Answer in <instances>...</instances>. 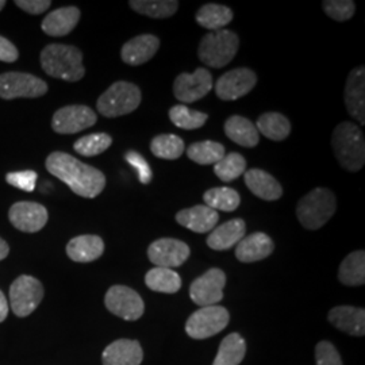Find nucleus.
Here are the masks:
<instances>
[{
  "mask_svg": "<svg viewBox=\"0 0 365 365\" xmlns=\"http://www.w3.org/2000/svg\"><path fill=\"white\" fill-rule=\"evenodd\" d=\"M274 244L265 233H253L244 237L235 248V257L241 262H256L272 255Z\"/></svg>",
  "mask_w": 365,
  "mask_h": 365,
  "instance_id": "412c9836",
  "label": "nucleus"
},
{
  "mask_svg": "<svg viewBox=\"0 0 365 365\" xmlns=\"http://www.w3.org/2000/svg\"><path fill=\"white\" fill-rule=\"evenodd\" d=\"M19 57V52L11 41L0 36V61L15 63Z\"/></svg>",
  "mask_w": 365,
  "mask_h": 365,
  "instance_id": "a18cd8bd",
  "label": "nucleus"
},
{
  "mask_svg": "<svg viewBox=\"0 0 365 365\" xmlns=\"http://www.w3.org/2000/svg\"><path fill=\"white\" fill-rule=\"evenodd\" d=\"M247 168V160L242 155L232 152L229 155H225L221 160L214 164V173L221 179L222 182H235L241 175L245 173Z\"/></svg>",
  "mask_w": 365,
  "mask_h": 365,
  "instance_id": "4c0bfd02",
  "label": "nucleus"
},
{
  "mask_svg": "<svg viewBox=\"0 0 365 365\" xmlns=\"http://www.w3.org/2000/svg\"><path fill=\"white\" fill-rule=\"evenodd\" d=\"M245 184L253 195L267 202H274L283 195L282 184L274 179L267 170H249L245 172Z\"/></svg>",
  "mask_w": 365,
  "mask_h": 365,
  "instance_id": "5701e85b",
  "label": "nucleus"
},
{
  "mask_svg": "<svg viewBox=\"0 0 365 365\" xmlns=\"http://www.w3.org/2000/svg\"><path fill=\"white\" fill-rule=\"evenodd\" d=\"M322 9L333 21L345 22L356 13V3L353 0H325Z\"/></svg>",
  "mask_w": 365,
  "mask_h": 365,
  "instance_id": "ea45409f",
  "label": "nucleus"
},
{
  "mask_svg": "<svg viewBox=\"0 0 365 365\" xmlns=\"http://www.w3.org/2000/svg\"><path fill=\"white\" fill-rule=\"evenodd\" d=\"M240 49V38L235 31L222 29L206 34L197 48L199 60L209 68H223L232 63Z\"/></svg>",
  "mask_w": 365,
  "mask_h": 365,
  "instance_id": "423d86ee",
  "label": "nucleus"
},
{
  "mask_svg": "<svg viewBox=\"0 0 365 365\" xmlns=\"http://www.w3.org/2000/svg\"><path fill=\"white\" fill-rule=\"evenodd\" d=\"M259 133L272 141H283L291 133V122L280 113H265L255 125Z\"/></svg>",
  "mask_w": 365,
  "mask_h": 365,
  "instance_id": "c756f323",
  "label": "nucleus"
},
{
  "mask_svg": "<svg viewBox=\"0 0 365 365\" xmlns=\"http://www.w3.org/2000/svg\"><path fill=\"white\" fill-rule=\"evenodd\" d=\"M106 307L125 321H137L145 312L144 300L137 291L126 286H113L107 291Z\"/></svg>",
  "mask_w": 365,
  "mask_h": 365,
  "instance_id": "9d476101",
  "label": "nucleus"
},
{
  "mask_svg": "<svg viewBox=\"0 0 365 365\" xmlns=\"http://www.w3.org/2000/svg\"><path fill=\"white\" fill-rule=\"evenodd\" d=\"M331 146L339 165L349 172H359L365 164L364 134L352 122H341L333 131Z\"/></svg>",
  "mask_w": 365,
  "mask_h": 365,
  "instance_id": "7ed1b4c3",
  "label": "nucleus"
},
{
  "mask_svg": "<svg viewBox=\"0 0 365 365\" xmlns=\"http://www.w3.org/2000/svg\"><path fill=\"white\" fill-rule=\"evenodd\" d=\"M230 321L229 312L222 306L200 307L187 319L185 331L191 339H205L218 334Z\"/></svg>",
  "mask_w": 365,
  "mask_h": 365,
  "instance_id": "0eeeda50",
  "label": "nucleus"
},
{
  "mask_svg": "<svg viewBox=\"0 0 365 365\" xmlns=\"http://www.w3.org/2000/svg\"><path fill=\"white\" fill-rule=\"evenodd\" d=\"M317 365H342L336 346L329 341H321L315 348Z\"/></svg>",
  "mask_w": 365,
  "mask_h": 365,
  "instance_id": "37998d69",
  "label": "nucleus"
},
{
  "mask_svg": "<svg viewBox=\"0 0 365 365\" xmlns=\"http://www.w3.org/2000/svg\"><path fill=\"white\" fill-rule=\"evenodd\" d=\"M43 286L38 279L29 274L16 277L10 287L11 310L18 317L30 315L43 299Z\"/></svg>",
  "mask_w": 365,
  "mask_h": 365,
  "instance_id": "6e6552de",
  "label": "nucleus"
},
{
  "mask_svg": "<svg viewBox=\"0 0 365 365\" xmlns=\"http://www.w3.org/2000/svg\"><path fill=\"white\" fill-rule=\"evenodd\" d=\"M160 49V39L153 34H141L128 41L122 49L120 57L125 64L131 66H143L152 60Z\"/></svg>",
  "mask_w": 365,
  "mask_h": 365,
  "instance_id": "a211bd4d",
  "label": "nucleus"
},
{
  "mask_svg": "<svg viewBox=\"0 0 365 365\" xmlns=\"http://www.w3.org/2000/svg\"><path fill=\"white\" fill-rule=\"evenodd\" d=\"M46 170L66 182V185L81 197H96L103 192L106 176L102 170L81 163L76 157L64 152H53L46 158Z\"/></svg>",
  "mask_w": 365,
  "mask_h": 365,
  "instance_id": "f257e3e1",
  "label": "nucleus"
},
{
  "mask_svg": "<svg viewBox=\"0 0 365 365\" xmlns=\"http://www.w3.org/2000/svg\"><path fill=\"white\" fill-rule=\"evenodd\" d=\"M9 253H10L9 244L3 238H0V261L4 260L9 256Z\"/></svg>",
  "mask_w": 365,
  "mask_h": 365,
  "instance_id": "de8ad7c7",
  "label": "nucleus"
},
{
  "mask_svg": "<svg viewBox=\"0 0 365 365\" xmlns=\"http://www.w3.org/2000/svg\"><path fill=\"white\" fill-rule=\"evenodd\" d=\"M345 106L351 117L360 125H365V68H354L345 84Z\"/></svg>",
  "mask_w": 365,
  "mask_h": 365,
  "instance_id": "f3484780",
  "label": "nucleus"
},
{
  "mask_svg": "<svg viewBox=\"0 0 365 365\" xmlns=\"http://www.w3.org/2000/svg\"><path fill=\"white\" fill-rule=\"evenodd\" d=\"M6 4H7V3H6L4 0H0V11L4 9V6H6Z\"/></svg>",
  "mask_w": 365,
  "mask_h": 365,
  "instance_id": "09e8293b",
  "label": "nucleus"
},
{
  "mask_svg": "<svg viewBox=\"0 0 365 365\" xmlns=\"http://www.w3.org/2000/svg\"><path fill=\"white\" fill-rule=\"evenodd\" d=\"M176 222L182 227L194 233H209L215 229L220 221V214L215 210L210 209L206 205H197L190 209L180 210L176 217Z\"/></svg>",
  "mask_w": 365,
  "mask_h": 365,
  "instance_id": "6ab92c4d",
  "label": "nucleus"
},
{
  "mask_svg": "<svg viewBox=\"0 0 365 365\" xmlns=\"http://www.w3.org/2000/svg\"><path fill=\"white\" fill-rule=\"evenodd\" d=\"M129 6L137 13L156 19L170 18L179 10L176 0H131Z\"/></svg>",
  "mask_w": 365,
  "mask_h": 365,
  "instance_id": "473e14b6",
  "label": "nucleus"
},
{
  "mask_svg": "<svg viewBox=\"0 0 365 365\" xmlns=\"http://www.w3.org/2000/svg\"><path fill=\"white\" fill-rule=\"evenodd\" d=\"M197 25L211 31L222 30L233 21V11L222 4L209 3L199 9L195 16Z\"/></svg>",
  "mask_w": 365,
  "mask_h": 365,
  "instance_id": "c85d7f7f",
  "label": "nucleus"
},
{
  "mask_svg": "<svg viewBox=\"0 0 365 365\" xmlns=\"http://www.w3.org/2000/svg\"><path fill=\"white\" fill-rule=\"evenodd\" d=\"M245 232L247 225L241 218L230 220L211 230L207 237V245L214 250H227L244 238Z\"/></svg>",
  "mask_w": 365,
  "mask_h": 365,
  "instance_id": "b1692460",
  "label": "nucleus"
},
{
  "mask_svg": "<svg viewBox=\"0 0 365 365\" xmlns=\"http://www.w3.org/2000/svg\"><path fill=\"white\" fill-rule=\"evenodd\" d=\"M339 282L349 287H359L365 283L364 250H356L348 255L341 262Z\"/></svg>",
  "mask_w": 365,
  "mask_h": 365,
  "instance_id": "cd10ccee",
  "label": "nucleus"
},
{
  "mask_svg": "<svg viewBox=\"0 0 365 365\" xmlns=\"http://www.w3.org/2000/svg\"><path fill=\"white\" fill-rule=\"evenodd\" d=\"M9 315V302L6 299L4 294L0 291V324L7 318Z\"/></svg>",
  "mask_w": 365,
  "mask_h": 365,
  "instance_id": "49530a36",
  "label": "nucleus"
},
{
  "mask_svg": "<svg viewBox=\"0 0 365 365\" xmlns=\"http://www.w3.org/2000/svg\"><path fill=\"white\" fill-rule=\"evenodd\" d=\"M150 150L155 157L163 160H178L185 150V144L179 135L160 134L150 143Z\"/></svg>",
  "mask_w": 365,
  "mask_h": 365,
  "instance_id": "c9c22d12",
  "label": "nucleus"
},
{
  "mask_svg": "<svg viewBox=\"0 0 365 365\" xmlns=\"http://www.w3.org/2000/svg\"><path fill=\"white\" fill-rule=\"evenodd\" d=\"M15 4L27 14L39 15L45 13L52 6V1L51 0H15Z\"/></svg>",
  "mask_w": 365,
  "mask_h": 365,
  "instance_id": "c03bdc74",
  "label": "nucleus"
},
{
  "mask_svg": "<svg viewBox=\"0 0 365 365\" xmlns=\"http://www.w3.org/2000/svg\"><path fill=\"white\" fill-rule=\"evenodd\" d=\"M226 286V274L220 268H211L206 274L195 279L190 287L192 302L200 306H215L223 299V288Z\"/></svg>",
  "mask_w": 365,
  "mask_h": 365,
  "instance_id": "4468645a",
  "label": "nucleus"
},
{
  "mask_svg": "<svg viewBox=\"0 0 365 365\" xmlns=\"http://www.w3.org/2000/svg\"><path fill=\"white\" fill-rule=\"evenodd\" d=\"M48 210L37 202H16L9 211L14 227L24 233H37L46 225Z\"/></svg>",
  "mask_w": 365,
  "mask_h": 365,
  "instance_id": "dca6fc26",
  "label": "nucleus"
},
{
  "mask_svg": "<svg viewBox=\"0 0 365 365\" xmlns=\"http://www.w3.org/2000/svg\"><path fill=\"white\" fill-rule=\"evenodd\" d=\"M144 352L141 345L133 339H118L110 344L103 352V365H140Z\"/></svg>",
  "mask_w": 365,
  "mask_h": 365,
  "instance_id": "4be33fe9",
  "label": "nucleus"
},
{
  "mask_svg": "<svg viewBox=\"0 0 365 365\" xmlns=\"http://www.w3.org/2000/svg\"><path fill=\"white\" fill-rule=\"evenodd\" d=\"M203 200L210 209L225 212H232L238 209L241 203L240 194L229 187H217L207 190L203 195Z\"/></svg>",
  "mask_w": 365,
  "mask_h": 365,
  "instance_id": "72a5a7b5",
  "label": "nucleus"
},
{
  "mask_svg": "<svg viewBox=\"0 0 365 365\" xmlns=\"http://www.w3.org/2000/svg\"><path fill=\"white\" fill-rule=\"evenodd\" d=\"M170 122L182 130L200 129L209 119V115L202 111L191 110L187 106H173L170 110Z\"/></svg>",
  "mask_w": 365,
  "mask_h": 365,
  "instance_id": "e433bc0d",
  "label": "nucleus"
},
{
  "mask_svg": "<svg viewBox=\"0 0 365 365\" xmlns=\"http://www.w3.org/2000/svg\"><path fill=\"white\" fill-rule=\"evenodd\" d=\"M187 156L199 165L217 164L225 156V146L215 141H200L187 148Z\"/></svg>",
  "mask_w": 365,
  "mask_h": 365,
  "instance_id": "f704fd0d",
  "label": "nucleus"
},
{
  "mask_svg": "<svg viewBox=\"0 0 365 365\" xmlns=\"http://www.w3.org/2000/svg\"><path fill=\"white\" fill-rule=\"evenodd\" d=\"M113 144L111 135L106 133H93L78 138L73 145L75 152L80 156L95 157L102 155Z\"/></svg>",
  "mask_w": 365,
  "mask_h": 365,
  "instance_id": "58836bf2",
  "label": "nucleus"
},
{
  "mask_svg": "<svg viewBox=\"0 0 365 365\" xmlns=\"http://www.w3.org/2000/svg\"><path fill=\"white\" fill-rule=\"evenodd\" d=\"M225 134L240 146L255 148L260 143V135L255 123L248 118L233 115L227 118L225 122Z\"/></svg>",
  "mask_w": 365,
  "mask_h": 365,
  "instance_id": "bb28decb",
  "label": "nucleus"
},
{
  "mask_svg": "<svg viewBox=\"0 0 365 365\" xmlns=\"http://www.w3.org/2000/svg\"><path fill=\"white\" fill-rule=\"evenodd\" d=\"M329 321L331 325L351 334L361 337L365 334L364 309H357L352 306H339L330 310Z\"/></svg>",
  "mask_w": 365,
  "mask_h": 365,
  "instance_id": "a878e982",
  "label": "nucleus"
},
{
  "mask_svg": "<svg viewBox=\"0 0 365 365\" xmlns=\"http://www.w3.org/2000/svg\"><path fill=\"white\" fill-rule=\"evenodd\" d=\"M37 179H38V175L34 170H19V172H10L6 175V182L15 188L26 192H33L36 190Z\"/></svg>",
  "mask_w": 365,
  "mask_h": 365,
  "instance_id": "a19ab883",
  "label": "nucleus"
},
{
  "mask_svg": "<svg viewBox=\"0 0 365 365\" xmlns=\"http://www.w3.org/2000/svg\"><path fill=\"white\" fill-rule=\"evenodd\" d=\"M190 247L180 240L160 238L152 242L148 248V257L160 268L182 267L190 257Z\"/></svg>",
  "mask_w": 365,
  "mask_h": 365,
  "instance_id": "2eb2a0df",
  "label": "nucleus"
},
{
  "mask_svg": "<svg viewBox=\"0 0 365 365\" xmlns=\"http://www.w3.org/2000/svg\"><path fill=\"white\" fill-rule=\"evenodd\" d=\"M145 283L148 288L163 294H176L182 288V277L170 268H152L146 276Z\"/></svg>",
  "mask_w": 365,
  "mask_h": 365,
  "instance_id": "7c9ffc66",
  "label": "nucleus"
},
{
  "mask_svg": "<svg viewBox=\"0 0 365 365\" xmlns=\"http://www.w3.org/2000/svg\"><path fill=\"white\" fill-rule=\"evenodd\" d=\"M105 252V242L99 235H78L66 245V255L76 262L98 260Z\"/></svg>",
  "mask_w": 365,
  "mask_h": 365,
  "instance_id": "393cba45",
  "label": "nucleus"
},
{
  "mask_svg": "<svg viewBox=\"0 0 365 365\" xmlns=\"http://www.w3.org/2000/svg\"><path fill=\"white\" fill-rule=\"evenodd\" d=\"M48 92V84L31 73L6 72L0 75V98H39Z\"/></svg>",
  "mask_w": 365,
  "mask_h": 365,
  "instance_id": "1a4fd4ad",
  "label": "nucleus"
},
{
  "mask_svg": "<svg viewBox=\"0 0 365 365\" xmlns=\"http://www.w3.org/2000/svg\"><path fill=\"white\" fill-rule=\"evenodd\" d=\"M336 210V195L327 188L318 187L300 199L297 217L304 229L318 230L334 215Z\"/></svg>",
  "mask_w": 365,
  "mask_h": 365,
  "instance_id": "20e7f679",
  "label": "nucleus"
},
{
  "mask_svg": "<svg viewBox=\"0 0 365 365\" xmlns=\"http://www.w3.org/2000/svg\"><path fill=\"white\" fill-rule=\"evenodd\" d=\"M212 76L206 68H197L194 73H180L173 83V95L182 103H195L212 90Z\"/></svg>",
  "mask_w": 365,
  "mask_h": 365,
  "instance_id": "ddd939ff",
  "label": "nucleus"
},
{
  "mask_svg": "<svg viewBox=\"0 0 365 365\" xmlns=\"http://www.w3.org/2000/svg\"><path fill=\"white\" fill-rule=\"evenodd\" d=\"M41 66L51 78L75 83L86 75L83 53L76 46L51 43L41 52Z\"/></svg>",
  "mask_w": 365,
  "mask_h": 365,
  "instance_id": "f03ea898",
  "label": "nucleus"
},
{
  "mask_svg": "<svg viewBox=\"0 0 365 365\" xmlns=\"http://www.w3.org/2000/svg\"><path fill=\"white\" fill-rule=\"evenodd\" d=\"M141 101L143 93L138 86L129 81H115L99 96L96 108L106 118L123 117L135 111Z\"/></svg>",
  "mask_w": 365,
  "mask_h": 365,
  "instance_id": "39448f33",
  "label": "nucleus"
},
{
  "mask_svg": "<svg viewBox=\"0 0 365 365\" xmlns=\"http://www.w3.org/2000/svg\"><path fill=\"white\" fill-rule=\"evenodd\" d=\"M257 76L249 68H235L223 73L217 80L214 88L215 95L225 102H233L245 95L256 87Z\"/></svg>",
  "mask_w": 365,
  "mask_h": 365,
  "instance_id": "f8f14e48",
  "label": "nucleus"
},
{
  "mask_svg": "<svg viewBox=\"0 0 365 365\" xmlns=\"http://www.w3.org/2000/svg\"><path fill=\"white\" fill-rule=\"evenodd\" d=\"M247 353V344L238 333L225 337L212 365H240Z\"/></svg>",
  "mask_w": 365,
  "mask_h": 365,
  "instance_id": "2f4dec72",
  "label": "nucleus"
},
{
  "mask_svg": "<svg viewBox=\"0 0 365 365\" xmlns=\"http://www.w3.org/2000/svg\"><path fill=\"white\" fill-rule=\"evenodd\" d=\"M125 160L130 164L131 167L138 173V179L143 184H149L153 179V172L150 170V165L145 160L143 155H140L135 150H128L125 153Z\"/></svg>",
  "mask_w": 365,
  "mask_h": 365,
  "instance_id": "79ce46f5",
  "label": "nucleus"
},
{
  "mask_svg": "<svg viewBox=\"0 0 365 365\" xmlns=\"http://www.w3.org/2000/svg\"><path fill=\"white\" fill-rule=\"evenodd\" d=\"M80 15V10L75 6L57 9L43 18L41 29L51 37H66L78 26Z\"/></svg>",
  "mask_w": 365,
  "mask_h": 365,
  "instance_id": "aec40b11",
  "label": "nucleus"
},
{
  "mask_svg": "<svg viewBox=\"0 0 365 365\" xmlns=\"http://www.w3.org/2000/svg\"><path fill=\"white\" fill-rule=\"evenodd\" d=\"M98 120V115L88 106L72 105L61 107L52 118V129L61 135L76 134L92 128Z\"/></svg>",
  "mask_w": 365,
  "mask_h": 365,
  "instance_id": "9b49d317",
  "label": "nucleus"
}]
</instances>
